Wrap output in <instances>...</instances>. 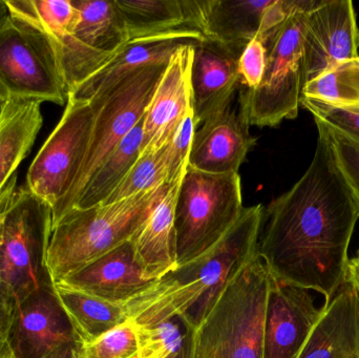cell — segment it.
Here are the masks:
<instances>
[{"mask_svg":"<svg viewBox=\"0 0 359 358\" xmlns=\"http://www.w3.org/2000/svg\"><path fill=\"white\" fill-rule=\"evenodd\" d=\"M273 0H200L201 32L205 38L243 52L261 29Z\"/></svg>","mask_w":359,"mask_h":358,"instance_id":"obj_23","label":"cell"},{"mask_svg":"<svg viewBox=\"0 0 359 358\" xmlns=\"http://www.w3.org/2000/svg\"><path fill=\"white\" fill-rule=\"evenodd\" d=\"M130 40L172 32H201L200 0H116Z\"/></svg>","mask_w":359,"mask_h":358,"instance_id":"obj_24","label":"cell"},{"mask_svg":"<svg viewBox=\"0 0 359 358\" xmlns=\"http://www.w3.org/2000/svg\"><path fill=\"white\" fill-rule=\"evenodd\" d=\"M0 92L6 99L67 104L56 53L41 32L10 15L0 27Z\"/></svg>","mask_w":359,"mask_h":358,"instance_id":"obj_9","label":"cell"},{"mask_svg":"<svg viewBox=\"0 0 359 358\" xmlns=\"http://www.w3.org/2000/svg\"><path fill=\"white\" fill-rule=\"evenodd\" d=\"M81 345L80 343H67V344L61 345L43 358H79Z\"/></svg>","mask_w":359,"mask_h":358,"instance_id":"obj_35","label":"cell"},{"mask_svg":"<svg viewBox=\"0 0 359 358\" xmlns=\"http://www.w3.org/2000/svg\"><path fill=\"white\" fill-rule=\"evenodd\" d=\"M8 323L2 315H0V358H6L10 348L6 340V332H8Z\"/></svg>","mask_w":359,"mask_h":358,"instance_id":"obj_36","label":"cell"},{"mask_svg":"<svg viewBox=\"0 0 359 358\" xmlns=\"http://www.w3.org/2000/svg\"><path fill=\"white\" fill-rule=\"evenodd\" d=\"M170 187L166 183L123 201L67 212L50 235L48 266L55 283L130 241Z\"/></svg>","mask_w":359,"mask_h":358,"instance_id":"obj_5","label":"cell"},{"mask_svg":"<svg viewBox=\"0 0 359 358\" xmlns=\"http://www.w3.org/2000/svg\"><path fill=\"white\" fill-rule=\"evenodd\" d=\"M196 130L198 126L194 111H191L184 118L168 144V182L177 180L185 174Z\"/></svg>","mask_w":359,"mask_h":358,"instance_id":"obj_33","label":"cell"},{"mask_svg":"<svg viewBox=\"0 0 359 358\" xmlns=\"http://www.w3.org/2000/svg\"><path fill=\"white\" fill-rule=\"evenodd\" d=\"M269 289L259 254L238 267L196 327L194 358H263Z\"/></svg>","mask_w":359,"mask_h":358,"instance_id":"obj_4","label":"cell"},{"mask_svg":"<svg viewBox=\"0 0 359 358\" xmlns=\"http://www.w3.org/2000/svg\"><path fill=\"white\" fill-rule=\"evenodd\" d=\"M140 358H194L196 327L187 315L155 326H136Z\"/></svg>","mask_w":359,"mask_h":358,"instance_id":"obj_27","label":"cell"},{"mask_svg":"<svg viewBox=\"0 0 359 358\" xmlns=\"http://www.w3.org/2000/svg\"><path fill=\"white\" fill-rule=\"evenodd\" d=\"M266 64L267 48L259 38L255 37L238 58V90H255L261 84Z\"/></svg>","mask_w":359,"mask_h":358,"instance_id":"obj_34","label":"cell"},{"mask_svg":"<svg viewBox=\"0 0 359 358\" xmlns=\"http://www.w3.org/2000/svg\"><path fill=\"white\" fill-rule=\"evenodd\" d=\"M81 344H88L128 321L126 304L109 302L55 283Z\"/></svg>","mask_w":359,"mask_h":358,"instance_id":"obj_25","label":"cell"},{"mask_svg":"<svg viewBox=\"0 0 359 358\" xmlns=\"http://www.w3.org/2000/svg\"><path fill=\"white\" fill-rule=\"evenodd\" d=\"M183 176L170 182L163 199L130 239L137 261L147 279L153 282L178 267L175 212Z\"/></svg>","mask_w":359,"mask_h":358,"instance_id":"obj_21","label":"cell"},{"mask_svg":"<svg viewBox=\"0 0 359 358\" xmlns=\"http://www.w3.org/2000/svg\"><path fill=\"white\" fill-rule=\"evenodd\" d=\"M72 1L79 14L75 29L50 42L69 94L130 41L116 0Z\"/></svg>","mask_w":359,"mask_h":358,"instance_id":"obj_11","label":"cell"},{"mask_svg":"<svg viewBox=\"0 0 359 358\" xmlns=\"http://www.w3.org/2000/svg\"><path fill=\"white\" fill-rule=\"evenodd\" d=\"M242 52L204 38L194 44L190 86L196 126L223 113L238 90V58Z\"/></svg>","mask_w":359,"mask_h":358,"instance_id":"obj_16","label":"cell"},{"mask_svg":"<svg viewBox=\"0 0 359 358\" xmlns=\"http://www.w3.org/2000/svg\"><path fill=\"white\" fill-rule=\"evenodd\" d=\"M304 176L264 209L257 254L270 277L313 290L328 304L347 283L359 203L339 170L326 128Z\"/></svg>","mask_w":359,"mask_h":358,"instance_id":"obj_1","label":"cell"},{"mask_svg":"<svg viewBox=\"0 0 359 358\" xmlns=\"http://www.w3.org/2000/svg\"><path fill=\"white\" fill-rule=\"evenodd\" d=\"M16 181H14V182L12 183V185H11L10 187H8V191H6V193H4V197H2V199L0 200V212H1L2 208H4V206L6 205V201H8V198H10L11 193H13V191H15V188H16Z\"/></svg>","mask_w":359,"mask_h":358,"instance_id":"obj_39","label":"cell"},{"mask_svg":"<svg viewBox=\"0 0 359 358\" xmlns=\"http://www.w3.org/2000/svg\"><path fill=\"white\" fill-rule=\"evenodd\" d=\"M244 209L240 174H207L187 166L175 212L178 266L217 245Z\"/></svg>","mask_w":359,"mask_h":358,"instance_id":"obj_7","label":"cell"},{"mask_svg":"<svg viewBox=\"0 0 359 358\" xmlns=\"http://www.w3.org/2000/svg\"><path fill=\"white\" fill-rule=\"evenodd\" d=\"M192 29L172 32L154 37L130 40L101 69L84 80L69 95L88 101L111 90L118 82L143 67L166 64L182 46L204 39Z\"/></svg>","mask_w":359,"mask_h":358,"instance_id":"obj_18","label":"cell"},{"mask_svg":"<svg viewBox=\"0 0 359 358\" xmlns=\"http://www.w3.org/2000/svg\"><path fill=\"white\" fill-rule=\"evenodd\" d=\"M316 0H297V8L283 25L262 41L267 64L261 84L252 92L238 90V109L249 125H278L295 119L304 88V33L307 14Z\"/></svg>","mask_w":359,"mask_h":358,"instance_id":"obj_6","label":"cell"},{"mask_svg":"<svg viewBox=\"0 0 359 358\" xmlns=\"http://www.w3.org/2000/svg\"><path fill=\"white\" fill-rule=\"evenodd\" d=\"M142 140L143 119L99 166L78 197L73 209H86L102 204L138 160Z\"/></svg>","mask_w":359,"mask_h":358,"instance_id":"obj_26","label":"cell"},{"mask_svg":"<svg viewBox=\"0 0 359 358\" xmlns=\"http://www.w3.org/2000/svg\"><path fill=\"white\" fill-rule=\"evenodd\" d=\"M6 358H15L13 357L12 352H11V350L8 351V355H6Z\"/></svg>","mask_w":359,"mask_h":358,"instance_id":"obj_41","label":"cell"},{"mask_svg":"<svg viewBox=\"0 0 359 358\" xmlns=\"http://www.w3.org/2000/svg\"><path fill=\"white\" fill-rule=\"evenodd\" d=\"M58 283L109 302L126 304L153 281L141 268L130 240Z\"/></svg>","mask_w":359,"mask_h":358,"instance_id":"obj_19","label":"cell"},{"mask_svg":"<svg viewBox=\"0 0 359 358\" xmlns=\"http://www.w3.org/2000/svg\"><path fill=\"white\" fill-rule=\"evenodd\" d=\"M302 98L333 105L359 104V57L339 63L306 84Z\"/></svg>","mask_w":359,"mask_h":358,"instance_id":"obj_28","label":"cell"},{"mask_svg":"<svg viewBox=\"0 0 359 358\" xmlns=\"http://www.w3.org/2000/svg\"><path fill=\"white\" fill-rule=\"evenodd\" d=\"M348 280L355 286L356 289L359 291V254H356L354 259H350Z\"/></svg>","mask_w":359,"mask_h":358,"instance_id":"obj_37","label":"cell"},{"mask_svg":"<svg viewBox=\"0 0 359 358\" xmlns=\"http://www.w3.org/2000/svg\"><path fill=\"white\" fill-rule=\"evenodd\" d=\"M301 105L327 125L337 128L359 142V104L333 105L301 98Z\"/></svg>","mask_w":359,"mask_h":358,"instance_id":"obj_31","label":"cell"},{"mask_svg":"<svg viewBox=\"0 0 359 358\" xmlns=\"http://www.w3.org/2000/svg\"><path fill=\"white\" fill-rule=\"evenodd\" d=\"M358 37L351 0H316L304 33V86L339 63L358 58Z\"/></svg>","mask_w":359,"mask_h":358,"instance_id":"obj_13","label":"cell"},{"mask_svg":"<svg viewBox=\"0 0 359 358\" xmlns=\"http://www.w3.org/2000/svg\"><path fill=\"white\" fill-rule=\"evenodd\" d=\"M358 254H359V250H358Z\"/></svg>","mask_w":359,"mask_h":358,"instance_id":"obj_44","label":"cell"},{"mask_svg":"<svg viewBox=\"0 0 359 358\" xmlns=\"http://www.w3.org/2000/svg\"><path fill=\"white\" fill-rule=\"evenodd\" d=\"M166 65L168 63L138 69L111 90L88 100L95 118L88 153L71 191L53 214V226L73 209L99 166L143 119Z\"/></svg>","mask_w":359,"mask_h":358,"instance_id":"obj_8","label":"cell"},{"mask_svg":"<svg viewBox=\"0 0 359 358\" xmlns=\"http://www.w3.org/2000/svg\"><path fill=\"white\" fill-rule=\"evenodd\" d=\"M53 212L27 186L16 187L0 212V315L35 290L55 284L48 266Z\"/></svg>","mask_w":359,"mask_h":358,"instance_id":"obj_3","label":"cell"},{"mask_svg":"<svg viewBox=\"0 0 359 358\" xmlns=\"http://www.w3.org/2000/svg\"><path fill=\"white\" fill-rule=\"evenodd\" d=\"M95 111L88 101L69 95L60 122L29 166L27 187L53 214L71 191L88 153Z\"/></svg>","mask_w":359,"mask_h":358,"instance_id":"obj_10","label":"cell"},{"mask_svg":"<svg viewBox=\"0 0 359 358\" xmlns=\"http://www.w3.org/2000/svg\"><path fill=\"white\" fill-rule=\"evenodd\" d=\"M4 102V96H2L1 92H0V107H1L2 103Z\"/></svg>","mask_w":359,"mask_h":358,"instance_id":"obj_40","label":"cell"},{"mask_svg":"<svg viewBox=\"0 0 359 358\" xmlns=\"http://www.w3.org/2000/svg\"><path fill=\"white\" fill-rule=\"evenodd\" d=\"M238 107L227 109L198 126L194 132L188 166L207 174H238L257 143Z\"/></svg>","mask_w":359,"mask_h":358,"instance_id":"obj_17","label":"cell"},{"mask_svg":"<svg viewBox=\"0 0 359 358\" xmlns=\"http://www.w3.org/2000/svg\"><path fill=\"white\" fill-rule=\"evenodd\" d=\"M10 17V11L6 6V0H0V27L6 22V19Z\"/></svg>","mask_w":359,"mask_h":358,"instance_id":"obj_38","label":"cell"},{"mask_svg":"<svg viewBox=\"0 0 359 358\" xmlns=\"http://www.w3.org/2000/svg\"><path fill=\"white\" fill-rule=\"evenodd\" d=\"M322 123L328 132L339 170L343 172L359 203V142L337 128H331L324 122Z\"/></svg>","mask_w":359,"mask_h":358,"instance_id":"obj_32","label":"cell"},{"mask_svg":"<svg viewBox=\"0 0 359 358\" xmlns=\"http://www.w3.org/2000/svg\"><path fill=\"white\" fill-rule=\"evenodd\" d=\"M322 315L309 290L270 277L263 358H297Z\"/></svg>","mask_w":359,"mask_h":358,"instance_id":"obj_15","label":"cell"},{"mask_svg":"<svg viewBox=\"0 0 359 358\" xmlns=\"http://www.w3.org/2000/svg\"><path fill=\"white\" fill-rule=\"evenodd\" d=\"M6 340L15 358H43L61 345L81 344L55 284L35 290L14 309Z\"/></svg>","mask_w":359,"mask_h":358,"instance_id":"obj_12","label":"cell"},{"mask_svg":"<svg viewBox=\"0 0 359 358\" xmlns=\"http://www.w3.org/2000/svg\"><path fill=\"white\" fill-rule=\"evenodd\" d=\"M137 352L136 327L128 319L94 342L81 345L79 358H130Z\"/></svg>","mask_w":359,"mask_h":358,"instance_id":"obj_30","label":"cell"},{"mask_svg":"<svg viewBox=\"0 0 359 358\" xmlns=\"http://www.w3.org/2000/svg\"><path fill=\"white\" fill-rule=\"evenodd\" d=\"M194 44L179 48L164 69L143 117L140 155L170 144L177 128L192 111L190 71Z\"/></svg>","mask_w":359,"mask_h":358,"instance_id":"obj_14","label":"cell"},{"mask_svg":"<svg viewBox=\"0 0 359 358\" xmlns=\"http://www.w3.org/2000/svg\"><path fill=\"white\" fill-rule=\"evenodd\" d=\"M41 103L6 99L0 107V200L17 180L16 170L41 130Z\"/></svg>","mask_w":359,"mask_h":358,"instance_id":"obj_22","label":"cell"},{"mask_svg":"<svg viewBox=\"0 0 359 358\" xmlns=\"http://www.w3.org/2000/svg\"><path fill=\"white\" fill-rule=\"evenodd\" d=\"M130 358H140V357H139V353L137 352L136 354L133 355V357H130Z\"/></svg>","mask_w":359,"mask_h":358,"instance_id":"obj_42","label":"cell"},{"mask_svg":"<svg viewBox=\"0 0 359 358\" xmlns=\"http://www.w3.org/2000/svg\"><path fill=\"white\" fill-rule=\"evenodd\" d=\"M297 358H359V291L349 280L324 304Z\"/></svg>","mask_w":359,"mask_h":358,"instance_id":"obj_20","label":"cell"},{"mask_svg":"<svg viewBox=\"0 0 359 358\" xmlns=\"http://www.w3.org/2000/svg\"><path fill=\"white\" fill-rule=\"evenodd\" d=\"M358 53H359V37H358Z\"/></svg>","mask_w":359,"mask_h":358,"instance_id":"obj_43","label":"cell"},{"mask_svg":"<svg viewBox=\"0 0 359 358\" xmlns=\"http://www.w3.org/2000/svg\"><path fill=\"white\" fill-rule=\"evenodd\" d=\"M263 205L245 208L225 237L206 254L154 281L126 304L136 326H155L187 315L198 327L238 267L257 254Z\"/></svg>","mask_w":359,"mask_h":358,"instance_id":"obj_2","label":"cell"},{"mask_svg":"<svg viewBox=\"0 0 359 358\" xmlns=\"http://www.w3.org/2000/svg\"><path fill=\"white\" fill-rule=\"evenodd\" d=\"M168 182V145L139 156L117 188L102 204H111L157 189Z\"/></svg>","mask_w":359,"mask_h":358,"instance_id":"obj_29","label":"cell"}]
</instances>
